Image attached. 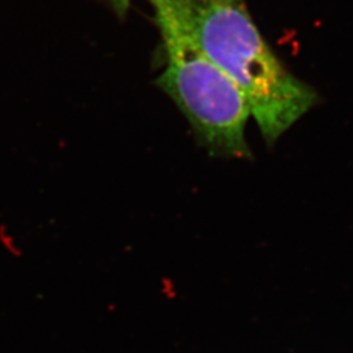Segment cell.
<instances>
[{
  "instance_id": "cell-1",
  "label": "cell",
  "mask_w": 353,
  "mask_h": 353,
  "mask_svg": "<svg viewBox=\"0 0 353 353\" xmlns=\"http://www.w3.org/2000/svg\"><path fill=\"white\" fill-rule=\"evenodd\" d=\"M203 50L237 87L272 145L318 102L261 36L243 0H182Z\"/></svg>"
},
{
  "instance_id": "cell-2",
  "label": "cell",
  "mask_w": 353,
  "mask_h": 353,
  "mask_svg": "<svg viewBox=\"0 0 353 353\" xmlns=\"http://www.w3.org/2000/svg\"><path fill=\"white\" fill-rule=\"evenodd\" d=\"M160 30L166 67L160 88L176 102L195 135L214 156L248 159L250 109L237 87L203 50L182 0H145Z\"/></svg>"
}]
</instances>
